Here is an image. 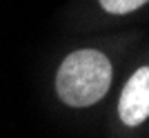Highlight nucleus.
Instances as JSON below:
<instances>
[{
  "label": "nucleus",
  "instance_id": "3",
  "mask_svg": "<svg viewBox=\"0 0 149 138\" xmlns=\"http://www.w3.org/2000/svg\"><path fill=\"white\" fill-rule=\"evenodd\" d=\"M145 2H149V0H100V7H102L105 11H109V13L123 16V13L136 11L138 7H143Z\"/></svg>",
  "mask_w": 149,
  "mask_h": 138
},
{
  "label": "nucleus",
  "instance_id": "1",
  "mask_svg": "<svg viewBox=\"0 0 149 138\" xmlns=\"http://www.w3.org/2000/svg\"><path fill=\"white\" fill-rule=\"evenodd\" d=\"M111 85V63L96 49H80L62 60L56 76V91L69 107L98 102Z\"/></svg>",
  "mask_w": 149,
  "mask_h": 138
},
{
  "label": "nucleus",
  "instance_id": "2",
  "mask_svg": "<svg viewBox=\"0 0 149 138\" xmlns=\"http://www.w3.org/2000/svg\"><path fill=\"white\" fill-rule=\"evenodd\" d=\"M120 120L129 127L140 125L149 116V67H140L125 85L118 102Z\"/></svg>",
  "mask_w": 149,
  "mask_h": 138
}]
</instances>
